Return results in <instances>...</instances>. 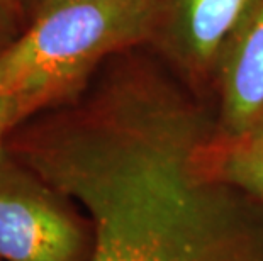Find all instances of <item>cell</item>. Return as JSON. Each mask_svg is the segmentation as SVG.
<instances>
[{
  "instance_id": "cell-7",
  "label": "cell",
  "mask_w": 263,
  "mask_h": 261,
  "mask_svg": "<svg viewBox=\"0 0 263 261\" xmlns=\"http://www.w3.org/2000/svg\"><path fill=\"white\" fill-rule=\"evenodd\" d=\"M48 109V104L34 93L0 95V148L10 132L22 122Z\"/></svg>"
},
{
  "instance_id": "cell-4",
  "label": "cell",
  "mask_w": 263,
  "mask_h": 261,
  "mask_svg": "<svg viewBox=\"0 0 263 261\" xmlns=\"http://www.w3.org/2000/svg\"><path fill=\"white\" fill-rule=\"evenodd\" d=\"M255 0H165L153 43L187 75L217 70L221 54Z\"/></svg>"
},
{
  "instance_id": "cell-2",
  "label": "cell",
  "mask_w": 263,
  "mask_h": 261,
  "mask_svg": "<svg viewBox=\"0 0 263 261\" xmlns=\"http://www.w3.org/2000/svg\"><path fill=\"white\" fill-rule=\"evenodd\" d=\"M165 0H85L37 15L0 54V95L73 98L105 61L153 43Z\"/></svg>"
},
{
  "instance_id": "cell-10",
  "label": "cell",
  "mask_w": 263,
  "mask_h": 261,
  "mask_svg": "<svg viewBox=\"0 0 263 261\" xmlns=\"http://www.w3.org/2000/svg\"><path fill=\"white\" fill-rule=\"evenodd\" d=\"M0 5L9 10L14 17H17L26 27V15H24V7H22V0H0Z\"/></svg>"
},
{
  "instance_id": "cell-6",
  "label": "cell",
  "mask_w": 263,
  "mask_h": 261,
  "mask_svg": "<svg viewBox=\"0 0 263 261\" xmlns=\"http://www.w3.org/2000/svg\"><path fill=\"white\" fill-rule=\"evenodd\" d=\"M212 168L221 180L263 204V129L212 146Z\"/></svg>"
},
{
  "instance_id": "cell-5",
  "label": "cell",
  "mask_w": 263,
  "mask_h": 261,
  "mask_svg": "<svg viewBox=\"0 0 263 261\" xmlns=\"http://www.w3.org/2000/svg\"><path fill=\"white\" fill-rule=\"evenodd\" d=\"M221 139L263 129V0H255L221 54Z\"/></svg>"
},
{
  "instance_id": "cell-11",
  "label": "cell",
  "mask_w": 263,
  "mask_h": 261,
  "mask_svg": "<svg viewBox=\"0 0 263 261\" xmlns=\"http://www.w3.org/2000/svg\"><path fill=\"white\" fill-rule=\"evenodd\" d=\"M0 261H2V259H0Z\"/></svg>"
},
{
  "instance_id": "cell-3",
  "label": "cell",
  "mask_w": 263,
  "mask_h": 261,
  "mask_svg": "<svg viewBox=\"0 0 263 261\" xmlns=\"http://www.w3.org/2000/svg\"><path fill=\"white\" fill-rule=\"evenodd\" d=\"M58 195L0 148V259H77L82 232L60 205Z\"/></svg>"
},
{
  "instance_id": "cell-9",
  "label": "cell",
  "mask_w": 263,
  "mask_h": 261,
  "mask_svg": "<svg viewBox=\"0 0 263 261\" xmlns=\"http://www.w3.org/2000/svg\"><path fill=\"white\" fill-rule=\"evenodd\" d=\"M73 2H85V0H22V7H24L26 15V26L37 15L46 12L49 9H54L58 5L73 4Z\"/></svg>"
},
{
  "instance_id": "cell-8",
  "label": "cell",
  "mask_w": 263,
  "mask_h": 261,
  "mask_svg": "<svg viewBox=\"0 0 263 261\" xmlns=\"http://www.w3.org/2000/svg\"><path fill=\"white\" fill-rule=\"evenodd\" d=\"M22 29L24 24L0 5V54L17 39Z\"/></svg>"
},
{
  "instance_id": "cell-1",
  "label": "cell",
  "mask_w": 263,
  "mask_h": 261,
  "mask_svg": "<svg viewBox=\"0 0 263 261\" xmlns=\"http://www.w3.org/2000/svg\"><path fill=\"white\" fill-rule=\"evenodd\" d=\"M41 121L110 183L122 261H263V229L212 168L202 115L148 65L105 70Z\"/></svg>"
}]
</instances>
